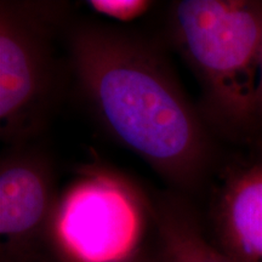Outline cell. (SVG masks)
Listing matches in <instances>:
<instances>
[{
	"label": "cell",
	"instance_id": "6da1fadb",
	"mask_svg": "<svg viewBox=\"0 0 262 262\" xmlns=\"http://www.w3.org/2000/svg\"><path fill=\"white\" fill-rule=\"evenodd\" d=\"M68 67L114 140L185 193L201 186L211 160L206 122L152 42L97 22L70 24Z\"/></svg>",
	"mask_w": 262,
	"mask_h": 262
},
{
	"label": "cell",
	"instance_id": "7a4b0ae2",
	"mask_svg": "<svg viewBox=\"0 0 262 262\" xmlns=\"http://www.w3.org/2000/svg\"><path fill=\"white\" fill-rule=\"evenodd\" d=\"M169 29L173 45L201 83L205 122L238 133L258 122L262 2H175Z\"/></svg>",
	"mask_w": 262,
	"mask_h": 262
},
{
	"label": "cell",
	"instance_id": "3957f363",
	"mask_svg": "<svg viewBox=\"0 0 262 262\" xmlns=\"http://www.w3.org/2000/svg\"><path fill=\"white\" fill-rule=\"evenodd\" d=\"M68 5L62 2L0 3V136L10 147L42 133L63 93L57 51Z\"/></svg>",
	"mask_w": 262,
	"mask_h": 262
},
{
	"label": "cell",
	"instance_id": "277c9868",
	"mask_svg": "<svg viewBox=\"0 0 262 262\" xmlns=\"http://www.w3.org/2000/svg\"><path fill=\"white\" fill-rule=\"evenodd\" d=\"M152 202L113 170L90 166L57 196L52 239L60 262H127L140 255Z\"/></svg>",
	"mask_w": 262,
	"mask_h": 262
},
{
	"label": "cell",
	"instance_id": "5b68a950",
	"mask_svg": "<svg viewBox=\"0 0 262 262\" xmlns=\"http://www.w3.org/2000/svg\"><path fill=\"white\" fill-rule=\"evenodd\" d=\"M50 159L27 145L0 163V262H60L52 239L57 202Z\"/></svg>",
	"mask_w": 262,
	"mask_h": 262
},
{
	"label": "cell",
	"instance_id": "8992f818",
	"mask_svg": "<svg viewBox=\"0 0 262 262\" xmlns=\"http://www.w3.org/2000/svg\"><path fill=\"white\" fill-rule=\"evenodd\" d=\"M212 221L225 254L235 262H262V157L225 176Z\"/></svg>",
	"mask_w": 262,
	"mask_h": 262
},
{
	"label": "cell",
	"instance_id": "52a82bcc",
	"mask_svg": "<svg viewBox=\"0 0 262 262\" xmlns=\"http://www.w3.org/2000/svg\"><path fill=\"white\" fill-rule=\"evenodd\" d=\"M152 210L159 262H235L205 238L186 198L160 195Z\"/></svg>",
	"mask_w": 262,
	"mask_h": 262
},
{
	"label": "cell",
	"instance_id": "ba28073f",
	"mask_svg": "<svg viewBox=\"0 0 262 262\" xmlns=\"http://www.w3.org/2000/svg\"><path fill=\"white\" fill-rule=\"evenodd\" d=\"M88 6L97 14L120 22H130L145 15L153 3L146 0H91Z\"/></svg>",
	"mask_w": 262,
	"mask_h": 262
},
{
	"label": "cell",
	"instance_id": "9c48e42d",
	"mask_svg": "<svg viewBox=\"0 0 262 262\" xmlns=\"http://www.w3.org/2000/svg\"><path fill=\"white\" fill-rule=\"evenodd\" d=\"M257 119L262 120V47L260 52V67H258L257 85Z\"/></svg>",
	"mask_w": 262,
	"mask_h": 262
},
{
	"label": "cell",
	"instance_id": "30bf717a",
	"mask_svg": "<svg viewBox=\"0 0 262 262\" xmlns=\"http://www.w3.org/2000/svg\"><path fill=\"white\" fill-rule=\"evenodd\" d=\"M127 262H159L158 258H157V256H147V255H145L143 253H141L140 255H137V256L135 258H133V260L127 261Z\"/></svg>",
	"mask_w": 262,
	"mask_h": 262
}]
</instances>
